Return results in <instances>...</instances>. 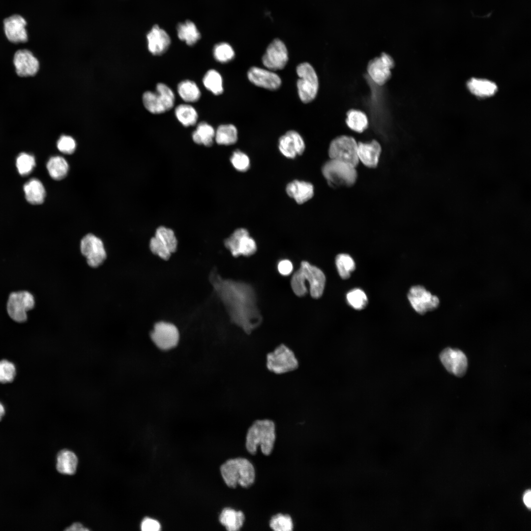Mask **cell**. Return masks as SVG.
Wrapping results in <instances>:
<instances>
[{
	"label": "cell",
	"mask_w": 531,
	"mask_h": 531,
	"mask_svg": "<svg viewBox=\"0 0 531 531\" xmlns=\"http://www.w3.org/2000/svg\"><path fill=\"white\" fill-rule=\"evenodd\" d=\"M76 142L73 138L69 136H61L57 142V148L61 152L72 154L76 148Z\"/></svg>",
	"instance_id": "bcb514c9"
},
{
	"label": "cell",
	"mask_w": 531,
	"mask_h": 531,
	"mask_svg": "<svg viewBox=\"0 0 531 531\" xmlns=\"http://www.w3.org/2000/svg\"><path fill=\"white\" fill-rule=\"evenodd\" d=\"M278 148L284 156L292 159L303 153L305 145L302 137L297 132L289 130L280 137Z\"/></svg>",
	"instance_id": "d6986e66"
},
{
	"label": "cell",
	"mask_w": 531,
	"mask_h": 531,
	"mask_svg": "<svg viewBox=\"0 0 531 531\" xmlns=\"http://www.w3.org/2000/svg\"><path fill=\"white\" fill-rule=\"evenodd\" d=\"M440 360L450 373L457 377L464 376L467 370L468 360L465 354L461 350L447 348L440 354Z\"/></svg>",
	"instance_id": "2e32d148"
},
{
	"label": "cell",
	"mask_w": 531,
	"mask_h": 531,
	"mask_svg": "<svg viewBox=\"0 0 531 531\" xmlns=\"http://www.w3.org/2000/svg\"><path fill=\"white\" fill-rule=\"evenodd\" d=\"M247 77L254 85L269 90H276L281 85L280 77L270 70L253 66L248 71Z\"/></svg>",
	"instance_id": "ffe728a7"
},
{
	"label": "cell",
	"mask_w": 531,
	"mask_h": 531,
	"mask_svg": "<svg viewBox=\"0 0 531 531\" xmlns=\"http://www.w3.org/2000/svg\"><path fill=\"white\" fill-rule=\"evenodd\" d=\"M78 463L76 455L69 450L64 449L57 455V469L60 473L72 474L75 473Z\"/></svg>",
	"instance_id": "f546056e"
},
{
	"label": "cell",
	"mask_w": 531,
	"mask_h": 531,
	"mask_svg": "<svg viewBox=\"0 0 531 531\" xmlns=\"http://www.w3.org/2000/svg\"><path fill=\"white\" fill-rule=\"evenodd\" d=\"M141 529L143 531H159L161 530V525L156 520L146 518L141 523Z\"/></svg>",
	"instance_id": "7dc6e473"
},
{
	"label": "cell",
	"mask_w": 531,
	"mask_h": 531,
	"mask_svg": "<svg viewBox=\"0 0 531 531\" xmlns=\"http://www.w3.org/2000/svg\"><path fill=\"white\" fill-rule=\"evenodd\" d=\"M177 242L174 231L164 226L157 228L155 236L150 239L151 251L163 260H168L177 248Z\"/></svg>",
	"instance_id": "8fae6325"
},
{
	"label": "cell",
	"mask_w": 531,
	"mask_h": 531,
	"mask_svg": "<svg viewBox=\"0 0 531 531\" xmlns=\"http://www.w3.org/2000/svg\"><path fill=\"white\" fill-rule=\"evenodd\" d=\"M348 303L354 308L361 310L365 308L368 303L365 293L359 289H354L347 294Z\"/></svg>",
	"instance_id": "60d3db41"
},
{
	"label": "cell",
	"mask_w": 531,
	"mask_h": 531,
	"mask_svg": "<svg viewBox=\"0 0 531 531\" xmlns=\"http://www.w3.org/2000/svg\"><path fill=\"white\" fill-rule=\"evenodd\" d=\"M288 60L287 49L283 42L279 39H274L269 44L262 57L263 65L271 71L283 69Z\"/></svg>",
	"instance_id": "9a60e30c"
},
{
	"label": "cell",
	"mask_w": 531,
	"mask_h": 531,
	"mask_svg": "<svg viewBox=\"0 0 531 531\" xmlns=\"http://www.w3.org/2000/svg\"><path fill=\"white\" fill-rule=\"evenodd\" d=\"M209 279L233 323L247 334L260 325L262 318L251 286L243 282L223 279L214 271L211 272Z\"/></svg>",
	"instance_id": "6da1fadb"
},
{
	"label": "cell",
	"mask_w": 531,
	"mask_h": 531,
	"mask_svg": "<svg viewBox=\"0 0 531 531\" xmlns=\"http://www.w3.org/2000/svg\"><path fill=\"white\" fill-rule=\"evenodd\" d=\"M177 90L180 98L186 103H194L198 101L201 96L200 89L193 81L185 80L177 85Z\"/></svg>",
	"instance_id": "1f68e13d"
},
{
	"label": "cell",
	"mask_w": 531,
	"mask_h": 531,
	"mask_svg": "<svg viewBox=\"0 0 531 531\" xmlns=\"http://www.w3.org/2000/svg\"><path fill=\"white\" fill-rule=\"evenodd\" d=\"M66 531H88L89 530L79 523H75L65 529Z\"/></svg>",
	"instance_id": "681fc988"
},
{
	"label": "cell",
	"mask_w": 531,
	"mask_h": 531,
	"mask_svg": "<svg viewBox=\"0 0 531 531\" xmlns=\"http://www.w3.org/2000/svg\"><path fill=\"white\" fill-rule=\"evenodd\" d=\"M27 201L31 204H42L45 197V190L43 184L38 179L33 178L24 186Z\"/></svg>",
	"instance_id": "83f0119b"
},
{
	"label": "cell",
	"mask_w": 531,
	"mask_h": 531,
	"mask_svg": "<svg viewBox=\"0 0 531 531\" xmlns=\"http://www.w3.org/2000/svg\"><path fill=\"white\" fill-rule=\"evenodd\" d=\"M298 365V361L294 352L284 344L277 346L266 355V367L274 374H281L293 371L297 369Z\"/></svg>",
	"instance_id": "8992f818"
},
{
	"label": "cell",
	"mask_w": 531,
	"mask_h": 531,
	"mask_svg": "<svg viewBox=\"0 0 531 531\" xmlns=\"http://www.w3.org/2000/svg\"><path fill=\"white\" fill-rule=\"evenodd\" d=\"M220 472L226 484L230 488H236L237 485L248 488L255 481L254 467L244 458L228 460L221 466Z\"/></svg>",
	"instance_id": "3957f363"
},
{
	"label": "cell",
	"mask_w": 531,
	"mask_h": 531,
	"mask_svg": "<svg viewBox=\"0 0 531 531\" xmlns=\"http://www.w3.org/2000/svg\"><path fill=\"white\" fill-rule=\"evenodd\" d=\"M278 270L279 272L282 275L288 276L293 271V266L292 262L288 260L280 261L278 264Z\"/></svg>",
	"instance_id": "c3c4849f"
},
{
	"label": "cell",
	"mask_w": 531,
	"mask_h": 531,
	"mask_svg": "<svg viewBox=\"0 0 531 531\" xmlns=\"http://www.w3.org/2000/svg\"><path fill=\"white\" fill-rule=\"evenodd\" d=\"M328 155L330 159L339 160L355 167L359 162L357 143L353 137L347 135L337 137L331 142Z\"/></svg>",
	"instance_id": "ba28073f"
},
{
	"label": "cell",
	"mask_w": 531,
	"mask_h": 531,
	"mask_svg": "<svg viewBox=\"0 0 531 531\" xmlns=\"http://www.w3.org/2000/svg\"><path fill=\"white\" fill-rule=\"evenodd\" d=\"M35 166V158L30 154L22 153L17 158L16 166L19 173L22 176L29 174Z\"/></svg>",
	"instance_id": "b9f144b4"
},
{
	"label": "cell",
	"mask_w": 531,
	"mask_h": 531,
	"mask_svg": "<svg viewBox=\"0 0 531 531\" xmlns=\"http://www.w3.org/2000/svg\"><path fill=\"white\" fill-rule=\"evenodd\" d=\"M80 250L86 258L88 264L91 267L100 266L106 258V253L102 240L94 235L89 234L81 240Z\"/></svg>",
	"instance_id": "4fadbf2b"
},
{
	"label": "cell",
	"mask_w": 531,
	"mask_h": 531,
	"mask_svg": "<svg viewBox=\"0 0 531 531\" xmlns=\"http://www.w3.org/2000/svg\"><path fill=\"white\" fill-rule=\"evenodd\" d=\"M408 296L413 308L421 315L436 309L440 304L439 298L421 286L412 287Z\"/></svg>",
	"instance_id": "5bb4252c"
},
{
	"label": "cell",
	"mask_w": 531,
	"mask_h": 531,
	"mask_svg": "<svg viewBox=\"0 0 531 531\" xmlns=\"http://www.w3.org/2000/svg\"><path fill=\"white\" fill-rule=\"evenodd\" d=\"M13 62L17 74L21 77L33 76L39 69L38 60L28 50L17 51L14 55Z\"/></svg>",
	"instance_id": "44dd1931"
},
{
	"label": "cell",
	"mask_w": 531,
	"mask_h": 531,
	"mask_svg": "<svg viewBox=\"0 0 531 531\" xmlns=\"http://www.w3.org/2000/svg\"><path fill=\"white\" fill-rule=\"evenodd\" d=\"M323 176L332 187H350L356 181V167L348 163L330 159L322 168Z\"/></svg>",
	"instance_id": "277c9868"
},
{
	"label": "cell",
	"mask_w": 531,
	"mask_h": 531,
	"mask_svg": "<svg viewBox=\"0 0 531 531\" xmlns=\"http://www.w3.org/2000/svg\"><path fill=\"white\" fill-rule=\"evenodd\" d=\"M177 34L178 38L189 46L194 45L201 38V34L196 25L189 20L177 25Z\"/></svg>",
	"instance_id": "f1b7e54d"
},
{
	"label": "cell",
	"mask_w": 531,
	"mask_h": 531,
	"mask_svg": "<svg viewBox=\"0 0 531 531\" xmlns=\"http://www.w3.org/2000/svg\"><path fill=\"white\" fill-rule=\"evenodd\" d=\"M225 246L230 251L232 255L249 256L254 254L257 245L248 231L244 228H238L224 240Z\"/></svg>",
	"instance_id": "7c38bea8"
},
{
	"label": "cell",
	"mask_w": 531,
	"mask_h": 531,
	"mask_svg": "<svg viewBox=\"0 0 531 531\" xmlns=\"http://www.w3.org/2000/svg\"><path fill=\"white\" fill-rule=\"evenodd\" d=\"M142 100L146 109L153 114H162L171 110L174 106L175 95L172 89L165 84L156 85L155 92L146 91Z\"/></svg>",
	"instance_id": "5b68a950"
},
{
	"label": "cell",
	"mask_w": 531,
	"mask_h": 531,
	"mask_svg": "<svg viewBox=\"0 0 531 531\" xmlns=\"http://www.w3.org/2000/svg\"><path fill=\"white\" fill-rule=\"evenodd\" d=\"M245 520L243 513L231 508L223 509L219 517L220 523L229 531H237L242 527Z\"/></svg>",
	"instance_id": "484cf974"
},
{
	"label": "cell",
	"mask_w": 531,
	"mask_h": 531,
	"mask_svg": "<svg viewBox=\"0 0 531 531\" xmlns=\"http://www.w3.org/2000/svg\"><path fill=\"white\" fill-rule=\"evenodd\" d=\"M287 194L298 204L308 201L314 195V186L310 182L295 180L289 183L286 188Z\"/></svg>",
	"instance_id": "d4e9b609"
},
{
	"label": "cell",
	"mask_w": 531,
	"mask_h": 531,
	"mask_svg": "<svg viewBox=\"0 0 531 531\" xmlns=\"http://www.w3.org/2000/svg\"><path fill=\"white\" fill-rule=\"evenodd\" d=\"M394 62L388 54L383 53L379 58L371 60L367 67L368 73L371 79L379 85L384 84L390 78V69Z\"/></svg>",
	"instance_id": "e0dca14e"
},
{
	"label": "cell",
	"mask_w": 531,
	"mask_h": 531,
	"mask_svg": "<svg viewBox=\"0 0 531 531\" xmlns=\"http://www.w3.org/2000/svg\"><path fill=\"white\" fill-rule=\"evenodd\" d=\"M150 337L159 350L168 351L177 347L180 334L177 327L173 324L160 321L154 324Z\"/></svg>",
	"instance_id": "9c48e42d"
},
{
	"label": "cell",
	"mask_w": 531,
	"mask_h": 531,
	"mask_svg": "<svg viewBox=\"0 0 531 531\" xmlns=\"http://www.w3.org/2000/svg\"><path fill=\"white\" fill-rule=\"evenodd\" d=\"M302 271L299 268L293 274L291 281L292 289L294 293L298 296L305 295L307 289Z\"/></svg>",
	"instance_id": "ee69618b"
},
{
	"label": "cell",
	"mask_w": 531,
	"mask_h": 531,
	"mask_svg": "<svg viewBox=\"0 0 531 531\" xmlns=\"http://www.w3.org/2000/svg\"><path fill=\"white\" fill-rule=\"evenodd\" d=\"M34 305V297L31 293L26 291L14 292L9 295L6 310L13 321L23 323L28 319L27 312L33 309Z\"/></svg>",
	"instance_id": "30bf717a"
},
{
	"label": "cell",
	"mask_w": 531,
	"mask_h": 531,
	"mask_svg": "<svg viewBox=\"0 0 531 531\" xmlns=\"http://www.w3.org/2000/svg\"><path fill=\"white\" fill-rule=\"evenodd\" d=\"M275 439V426L273 421L269 419L256 420L247 432L246 449L251 454L255 455L258 446H260L262 453L269 455L273 449Z\"/></svg>",
	"instance_id": "7a4b0ae2"
},
{
	"label": "cell",
	"mask_w": 531,
	"mask_h": 531,
	"mask_svg": "<svg viewBox=\"0 0 531 531\" xmlns=\"http://www.w3.org/2000/svg\"><path fill=\"white\" fill-rule=\"evenodd\" d=\"M146 37L148 49L153 55H162L168 50L171 44L169 35L157 25L152 27Z\"/></svg>",
	"instance_id": "7402d4cb"
},
{
	"label": "cell",
	"mask_w": 531,
	"mask_h": 531,
	"mask_svg": "<svg viewBox=\"0 0 531 531\" xmlns=\"http://www.w3.org/2000/svg\"><path fill=\"white\" fill-rule=\"evenodd\" d=\"M230 161L233 167L239 172L247 171L250 166V159L247 154L239 150H235L232 154Z\"/></svg>",
	"instance_id": "7bdbcfd3"
},
{
	"label": "cell",
	"mask_w": 531,
	"mask_h": 531,
	"mask_svg": "<svg viewBox=\"0 0 531 531\" xmlns=\"http://www.w3.org/2000/svg\"><path fill=\"white\" fill-rule=\"evenodd\" d=\"M346 123L352 130L361 133L365 130L368 124L366 115L362 112L356 110H351L347 114Z\"/></svg>",
	"instance_id": "8d00e7d4"
},
{
	"label": "cell",
	"mask_w": 531,
	"mask_h": 531,
	"mask_svg": "<svg viewBox=\"0 0 531 531\" xmlns=\"http://www.w3.org/2000/svg\"><path fill=\"white\" fill-rule=\"evenodd\" d=\"M523 502L528 508L531 507V492L528 490L525 492L523 496Z\"/></svg>",
	"instance_id": "f907efd6"
},
{
	"label": "cell",
	"mask_w": 531,
	"mask_h": 531,
	"mask_svg": "<svg viewBox=\"0 0 531 531\" xmlns=\"http://www.w3.org/2000/svg\"><path fill=\"white\" fill-rule=\"evenodd\" d=\"M215 131L213 127L205 121L200 122L192 133L193 141L199 145L211 146L213 143Z\"/></svg>",
	"instance_id": "4dcf8cb0"
},
{
	"label": "cell",
	"mask_w": 531,
	"mask_h": 531,
	"mask_svg": "<svg viewBox=\"0 0 531 531\" xmlns=\"http://www.w3.org/2000/svg\"><path fill=\"white\" fill-rule=\"evenodd\" d=\"M204 87L213 94L217 95L223 92V79L221 74L215 69L208 70L203 78Z\"/></svg>",
	"instance_id": "d590c367"
},
{
	"label": "cell",
	"mask_w": 531,
	"mask_h": 531,
	"mask_svg": "<svg viewBox=\"0 0 531 531\" xmlns=\"http://www.w3.org/2000/svg\"><path fill=\"white\" fill-rule=\"evenodd\" d=\"M382 148L380 144L373 140L370 143H357V155L359 162L370 168L377 166Z\"/></svg>",
	"instance_id": "cb8c5ba5"
},
{
	"label": "cell",
	"mask_w": 531,
	"mask_h": 531,
	"mask_svg": "<svg viewBox=\"0 0 531 531\" xmlns=\"http://www.w3.org/2000/svg\"><path fill=\"white\" fill-rule=\"evenodd\" d=\"M299 268L302 271L305 282L307 281L309 283L312 297L314 298L321 297L323 294L325 283V277L324 272L320 268L307 261H302Z\"/></svg>",
	"instance_id": "ac0fdd59"
},
{
	"label": "cell",
	"mask_w": 531,
	"mask_h": 531,
	"mask_svg": "<svg viewBox=\"0 0 531 531\" xmlns=\"http://www.w3.org/2000/svg\"><path fill=\"white\" fill-rule=\"evenodd\" d=\"M215 140L219 145H231L235 144L237 140V130L232 124L219 125L215 134Z\"/></svg>",
	"instance_id": "836d02e7"
},
{
	"label": "cell",
	"mask_w": 531,
	"mask_h": 531,
	"mask_svg": "<svg viewBox=\"0 0 531 531\" xmlns=\"http://www.w3.org/2000/svg\"><path fill=\"white\" fill-rule=\"evenodd\" d=\"M472 93L479 97H487L495 94L498 89L496 84L487 79L472 78L467 83Z\"/></svg>",
	"instance_id": "4316f807"
},
{
	"label": "cell",
	"mask_w": 531,
	"mask_h": 531,
	"mask_svg": "<svg viewBox=\"0 0 531 531\" xmlns=\"http://www.w3.org/2000/svg\"><path fill=\"white\" fill-rule=\"evenodd\" d=\"M4 413V409L2 405L0 403V420Z\"/></svg>",
	"instance_id": "816d5d0a"
},
{
	"label": "cell",
	"mask_w": 531,
	"mask_h": 531,
	"mask_svg": "<svg viewBox=\"0 0 531 531\" xmlns=\"http://www.w3.org/2000/svg\"><path fill=\"white\" fill-rule=\"evenodd\" d=\"M47 168L52 178L55 180H60L66 176L69 166L63 157L56 156L51 157L48 160Z\"/></svg>",
	"instance_id": "e575fe53"
},
{
	"label": "cell",
	"mask_w": 531,
	"mask_h": 531,
	"mask_svg": "<svg viewBox=\"0 0 531 531\" xmlns=\"http://www.w3.org/2000/svg\"><path fill=\"white\" fill-rule=\"evenodd\" d=\"M269 527L276 531H291L293 529V523L289 515L278 513L271 517Z\"/></svg>",
	"instance_id": "ab89813d"
},
{
	"label": "cell",
	"mask_w": 531,
	"mask_h": 531,
	"mask_svg": "<svg viewBox=\"0 0 531 531\" xmlns=\"http://www.w3.org/2000/svg\"><path fill=\"white\" fill-rule=\"evenodd\" d=\"M213 55L215 59L220 63H227L235 57V53L232 47L226 42L216 44L213 49Z\"/></svg>",
	"instance_id": "f35d334b"
},
{
	"label": "cell",
	"mask_w": 531,
	"mask_h": 531,
	"mask_svg": "<svg viewBox=\"0 0 531 531\" xmlns=\"http://www.w3.org/2000/svg\"><path fill=\"white\" fill-rule=\"evenodd\" d=\"M296 71L299 77L296 84L298 96L302 102L309 103L314 99L318 92L317 75L312 66L308 62L299 64Z\"/></svg>",
	"instance_id": "52a82bcc"
},
{
	"label": "cell",
	"mask_w": 531,
	"mask_h": 531,
	"mask_svg": "<svg viewBox=\"0 0 531 531\" xmlns=\"http://www.w3.org/2000/svg\"><path fill=\"white\" fill-rule=\"evenodd\" d=\"M335 264L339 275L344 279L350 277L355 267L353 258L346 254L338 255L335 259Z\"/></svg>",
	"instance_id": "74e56055"
},
{
	"label": "cell",
	"mask_w": 531,
	"mask_h": 531,
	"mask_svg": "<svg viewBox=\"0 0 531 531\" xmlns=\"http://www.w3.org/2000/svg\"><path fill=\"white\" fill-rule=\"evenodd\" d=\"M4 30L7 39L14 43H23L28 40L26 29L27 22L19 15H13L4 21Z\"/></svg>",
	"instance_id": "603a6c76"
},
{
	"label": "cell",
	"mask_w": 531,
	"mask_h": 531,
	"mask_svg": "<svg viewBox=\"0 0 531 531\" xmlns=\"http://www.w3.org/2000/svg\"><path fill=\"white\" fill-rule=\"evenodd\" d=\"M16 369L14 364L6 360L0 361V382H12L15 376Z\"/></svg>",
	"instance_id": "f6af8a7d"
},
{
	"label": "cell",
	"mask_w": 531,
	"mask_h": 531,
	"mask_svg": "<svg viewBox=\"0 0 531 531\" xmlns=\"http://www.w3.org/2000/svg\"><path fill=\"white\" fill-rule=\"evenodd\" d=\"M175 114L180 123L185 127L196 124L198 115L196 110L189 104H181L176 107Z\"/></svg>",
	"instance_id": "d6a6232c"
}]
</instances>
